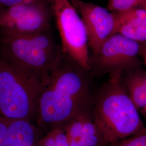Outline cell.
<instances>
[{
    "instance_id": "1",
    "label": "cell",
    "mask_w": 146,
    "mask_h": 146,
    "mask_svg": "<svg viewBox=\"0 0 146 146\" xmlns=\"http://www.w3.org/2000/svg\"><path fill=\"white\" fill-rule=\"evenodd\" d=\"M85 71L62 53L43 81L36 120L42 128L64 127L74 117L89 110L91 98Z\"/></svg>"
},
{
    "instance_id": "2",
    "label": "cell",
    "mask_w": 146,
    "mask_h": 146,
    "mask_svg": "<svg viewBox=\"0 0 146 146\" xmlns=\"http://www.w3.org/2000/svg\"><path fill=\"white\" fill-rule=\"evenodd\" d=\"M123 73L110 74L96 100L92 116L99 134L100 146L114 144L146 129L126 91Z\"/></svg>"
},
{
    "instance_id": "3",
    "label": "cell",
    "mask_w": 146,
    "mask_h": 146,
    "mask_svg": "<svg viewBox=\"0 0 146 146\" xmlns=\"http://www.w3.org/2000/svg\"><path fill=\"white\" fill-rule=\"evenodd\" d=\"M1 57L43 81L62 55L51 29L34 34L0 33Z\"/></svg>"
},
{
    "instance_id": "4",
    "label": "cell",
    "mask_w": 146,
    "mask_h": 146,
    "mask_svg": "<svg viewBox=\"0 0 146 146\" xmlns=\"http://www.w3.org/2000/svg\"><path fill=\"white\" fill-rule=\"evenodd\" d=\"M41 80L0 58V115L36 120Z\"/></svg>"
},
{
    "instance_id": "5",
    "label": "cell",
    "mask_w": 146,
    "mask_h": 146,
    "mask_svg": "<svg viewBox=\"0 0 146 146\" xmlns=\"http://www.w3.org/2000/svg\"><path fill=\"white\" fill-rule=\"evenodd\" d=\"M48 1L61 38L63 52L88 72V40L81 16L70 0Z\"/></svg>"
},
{
    "instance_id": "6",
    "label": "cell",
    "mask_w": 146,
    "mask_h": 146,
    "mask_svg": "<svg viewBox=\"0 0 146 146\" xmlns=\"http://www.w3.org/2000/svg\"><path fill=\"white\" fill-rule=\"evenodd\" d=\"M53 19L48 0H23L0 9V29L34 34L51 29Z\"/></svg>"
},
{
    "instance_id": "7",
    "label": "cell",
    "mask_w": 146,
    "mask_h": 146,
    "mask_svg": "<svg viewBox=\"0 0 146 146\" xmlns=\"http://www.w3.org/2000/svg\"><path fill=\"white\" fill-rule=\"evenodd\" d=\"M141 44L120 34H115L90 57V70L100 73L128 72L140 66Z\"/></svg>"
},
{
    "instance_id": "8",
    "label": "cell",
    "mask_w": 146,
    "mask_h": 146,
    "mask_svg": "<svg viewBox=\"0 0 146 146\" xmlns=\"http://www.w3.org/2000/svg\"><path fill=\"white\" fill-rule=\"evenodd\" d=\"M72 3L84 22L89 47L93 54H96L104 42L116 34L114 15L107 8L93 3L82 0H75Z\"/></svg>"
},
{
    "instance_id": "9",
    "label": "cell",
    "mask_w": 146,
    "mask_h": 146,
    "mask_svg": "<svg viewBox=\"0 0 146 146\" xmlns=\"http://www.w3.org/2000/svg\"><path fill=\"white\" fill-rule=\"evenodd\" d=\"M38 136L31 121L0 115V146H34Z\"/></svg>"
},
{
    "instance_id": "10",
    "label": "cell",
    "mask_w": 146,
    "mask_h": 146,
    "mask_svg": "<svg viewBox=\"0 0 146 146\" xmlns=\"http://www.w3.org/2000/svg\"><path fill=\"white\" fill-rule=\"evenodd\" d=\"M116 34H120L136 42H146V10L137 8L113 13Z\"/></svg>"
},
{
    "instance_id": "11",
    "label": "cell",
    "mask_w": 146,
    "mask_h": 146,
    "mask_svg": "<svg viewBox=\"0 0 146 146\" xmlns=\"http://www.w3.org/2000/svg\"><path fill=\"white\" fill-rule=\"evenodd\" d=\"M135 69L127 72V76L123 80L127 92L141 113L146 106V74L135 72Z\"/></svg>"
},
{
    "instance_id": "12",
    "label": "cell",
    "mask_w": 146,
    "mask_h": 146,
    "mask_svg": "<svg viewBox=\"0 0 146 146\" xmlns=\"http://www.w3.org/2000/svg\"><path fill=\"white\" fill-rule=\"evenodd\" d=\"M146 10V0H108L107 9L112 13H119L134 8Z\"/></svg>"
},
{
    "instance_id": "13",
    "label": "cell",
    "mask_w": 146,
    "mask_h": 146,
    "mask_svg": "<svg viewBox=\"0 0 146 146\" xmlns=\"http://www.w3.org/2000/svg\"><path fill=\"white\" fill-rule=\"evenodd\" d=\"M82 136L86 146H100L99 134L90 113L85 121Z\"/></svg>"
},
{
    "instance_id": "14",
    "label": "cell",
    "mask_w": 146,
    "mask_h": 146,
    "mask_svg": "<svg viewBox=\"0 0 146 146\" xmlns=\"http://www.w3.org/2000/svg\"><path fill=\"white\" fill-rule=\"evenodd\" d=\"M114 144H116L115 146H146V129Z\"/></svg>"
},
{
    "instance_id": "15",
    "label": "cell",
    "mask_w": 146,
    "mask_h": 146,
    "mask_svg": "<svg viewBox=\"0 0 146 146\" xmlns=\"http://www.w3.org/2000/svg\"><path fill=\"white\" fill-rule=\"evenodd\" d=\"M23 0H0V9L16 5Z\"/></svg>"
},
{
    "instance_id": "16",
    "label": "cell",
    "mask_w": 146,
    "mask_h": 146,
    "mask_svg": "<svg viewBox=\"0 0 146 146\" xmlns=\"http://www.w3.org/2000/svg\"><path fill=\"white\" fill-rule=\"evenodd\" d=\"M141 53L142 55V56L143 58L144 62L146 67V44L145 45L144 47H142L141 48Z\"/></svg>"
},
{
    "instance_id": "17",
    "label": "cell",
    "mask_w": 146,
    "mask_h": 146,
    "mask_svg": "<svg viewBox=\"0 0 146 146\" xmlns=\"http://www.w3.org/2000/svg\"><path fill=\"white\" fill-rule=\"evenodd\" d=\"M71 1V2H73V1H75V0H70Z\"/></svg>"
}]
</instances>
